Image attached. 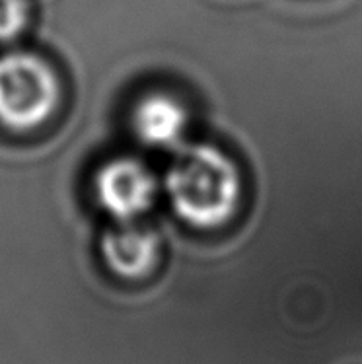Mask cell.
Listing matches in <instances>:
<instances>
[{"label":"cell","instance_id":"7a4b0ae2","mask_svg":"<svg viewBox=\"0 0 362 364\" xmlns=\"http://www.w3.org/2000/svg\"><path fill=\"white\" fill-rule=\"evenodd\" d=\"M59 78L39 55H0V123L12 131L43 125L57 109Z\"/></svg>","mask_w":362,"mask_h":364},{"label":"cell","instance_id":"8992f818","mask_svg":"<svg viewBox=\"0 0 362 364\" xmlns=\"http://www.w3.org/2000/svg\"><path fill=\"white\" fill-rule=\"evenodd\" d=\"M28 0H0V41L18 38L28 23Z\"/></svg>","mask_w":362,"mask_h":364},{"label":"cell","instance_id":"5b68a950","mask_svg":"<svg viewBox=\"0 0 362 364\" xmlns=\"http://www.w3.org/2000/svg\"><path fill=\"white\" fill-rule=\"evenodd\" d=\"M187 123L189 117L185 105L166 92L142 96L131 112L134 136L152 149H179Z\"/></svg>","mask_w":362,"mask_h":364},{"label":"cell","instance_id":"3957f363","mask_svg":"<svg viewBox=\"0 0 362 364\" xmlns=\"http://www.w3.org/2000/svg\"><path fill=\"white\" fill-rule=\"evenodd\" d=\"M96 201L117 223H134L144 215L158 193L154 173L137 158H115L105 162L94 181Z\"/></svg>","mask_w":362,"mask_h":364},{"label":"cell","instance_id":"6da1fadb","mask_svg":"<svg viewBox=\"0 0 362 364\" xmlns=\"http://www.w3.org/2000/svg\"><path fill=\"white\" fill-rule=\"evenodd\" d=\"M164 189L183 223L199 230H216L236 216L242 201V176L224 150L201 142L179 146L166 171Z\"/></svg>","mask_w":362,"mask_h":364},{"label":"cell","instance_id":"277c9868","mask_svg":"<svg viewBox=\"0 0 362 364\" xmlns=\"http://www.w3.org/2000/svg\"><path fill=\"white\" fill-rule=\"evenodd\" d=\"M100 252L113 275L129 281L150 275L160 259V238L137 223H119L104 234Z\"/></svg>","mask_w":362,"mask_h":364}]
</instances>
